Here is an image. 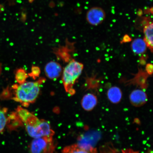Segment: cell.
<instances>
[{
  "label": "cell",
  "instance_id": "obj_1",
  "mask_svg": "<svg viewBox=\"0 0 153 153\" xmlns=\"http://www.w3.org/2000/svg\"><path fill=\"white\" fill-rule=\"evenodd\" d=\"M16 113L20 119L25 126L28 135L34 138L53 136L54 132L51 129L48 122L39 120L26 109L18 106Z\"/></svg>",
  "mask_w": 153,
  "mask_h": 153
},
{
  "label": "cell",
  "instance_id": "obj_2",
  "mask_svg": "<svg viewBox=\"0 0 153 153\" xmlns=\"http://www.w3.org/2000/svg\"><path fill=\"white\" fill-rule=\"evenodd\" d=\"M34 82H26L20 84L13 85L11 88L12 91V99L25 107H28L35 102L40 94L41 86L45 83V77H39Z\"/></svg>",
  "mask_w": 153,
  "mask_h": 153
},
{
  "label": "cell",
  "instance_id": "obj_3",
  "mask_svg": "<svg viewBox=\"0 0 153 153\" xmlns=\"http://www.w3.org/2000/svg\"><path fill=\"white\" fill-rule=\"evenodd\" d=\"M83 68V64L74 59L63 68L62 75L63 86L66 92L71 95L76 93L74 87L81 76Z\"/></svg>",
  "mask_w": 153,
  "mask_h": 153
},
{
  "label": "cell",
  "instance_id": "obj_4",
  "mask_svg": "<svg viewBox=\"0 0 153 153\" xmlns=\"http://www.w3.org/2000/svg\"><path fill=\"white\" fill-rule=\"evenodd\" d=\"M53 136L34 138L30 145V153H53L55 149Z\"/></svg>",
  "mask_w": 153,
  "mask_h": 153
},
{
  "label": "cell",
  "instance_id": "obj_5",
  "mask_svg": "<svg viewBox=\"0 0 153 153\" xmlns=\"http://www.w3.org/2000/svg\"><path fill=\"white\" fill-rule=\"evenodd\" d=\"M75 43L66 40L64 45L53 49V52L57 59L68 63L73 59L72 54L75 51Z\"/></svg>",
  "mask_w": 153,
  "mask_h": 153
},
{
  "label": "cell",
  "instance_id": "obj_6",
  "mask_svg": "<svg viewBox=\"0 0 153 153\" xmlns=\"http://www.w3.org/2000/svg\"><path fill=\"white\" fill-rule=\"evenodd\" d=\"M133 77L131 79H122L120 82L126 85H135L143 89H145L148 87V79L149 76L145 71L142 68H139L138 72L133 74Z\"/></svg>",
  "mask_w": 153,
  "mask_h": 153
},
{
  "label": "cell",
  "instance_id": "obj_7",
  "mask_svg": "<svg viewBox=\"0 0 153 153\" xmlns=\"http://www.w3.org/2000/svg\"><path fill=\"white\" fill-rule=\"evenodd\" d=\"M106 17V13L104 9L100 7H94L87 11L86 19L90 25L97 26L102 23Z\"/></svg>",
  "mask_w": 153,
  "mask_h": 153
},
{
  "label": "cell",
  "instance_id": "obj_8",
  "mask_svg": "<svg viewBox=\"0 0 153 153\" xmlns=\"http://www.w3.org/2000/svg\"><path fill=\"white\" fill-rule=\"evenodd\" d=\"M63 68L58 62L51 61L48 62L45 67L46 76L51 80H56L62 75Z\"/></svg>",
  "mask_w": 153,
  "mask_h": 153
},
{
  "label": "cell",
  "instance_id": "obj_9",
  "mask_svg": "<svg viewBox=\"0 0 153 153\" xmlns=\"http://www.w3.org/2000/svg\"><path fill=\"white\" fill-rule=\"evenodd\" d=\"M130 99L133 105L140 106L146 102L148 97L146 93L142 90L136 89L130 94Z\"/></svg>",
  "mask_w": 153,
  "mask_h": 153
},
{
  "label": "cell",
  "instance_id": "obj_10",
  "mask_svg": "<svg viewBox=\"0 0 153 153\" xmlns=\"http://www.w3.org/2000/svg\"><path fill=\"white\" fill-rule=\"evenodd\" d=\"M153 24L152 22L147 24L143 28L144 36L143 39L146 44L147 48L152 53L153 49Z\"/></svg>",
  "mask_w": 153,
  "mask_h": 153
},
{
  "label": "cell",
  "instance_id": "obj_11",
  "mask_svg": "<svg viewBox=\"0 0 153 153\" xmlns=\"http://www.w3.org/2000/svg\"><path fill=\"white\" fill-rule=\"evenodd\" d=\"M101 80V78L97 77L96 74H93L91 76H86L85 78V83L83 85L84 88L97 91L100 87Z\"/></svg>",
  "mask_w": 153,
  "mask_h": 153
},
{
  "label": "cell",
  "instance_id": "obj_12",
  "mask_svg": "<svg viewBox=\"0 0 153 153\" xmlns=\"http://www.w3.org/2000/svg\"><path fill=\"white\" fill-rule=\"evenodd\" d=\"M131 48L132 51L135 54L142 55L146 52L147 47L143 39L137 38L132 42Z\"/></svg>",
  "mask_w": 153,
  "mask_h": 153
},
{
  "label": "cell",
  "instance_id": "obj_13",
  "mask_svg": "<svg viewBox=\"0 0 153 153\" xmlns=\"http://www.w3.org/2000/svg\"><path fill=\"white\" fill-rule=\"evenodd\" d=\"M97 98L94 94L88 93L85 95L82 99L81 104L86 111H91L94 108L97 103Z\"/></svg>",
  "mask_w": 153,
  "mask_h": 153
},
{
  "label": "cell",
  "instance_id": "obj_14",
  "mask_svg": "<svg viewBox=\"0 0 153 153\" xmlns=\"http://www.w3.org/2000/svg\"><path fill=\"white\" fill-rule=\"evenodd\" d=\"M62 153H97V150L93 148L80 147L77 144L66 146L63 149Z\"/></svg>",
  "mask_w": 153,
  "mask_h": 153
},
{
  "label": "cell",
  "instance_id": "obj_15",
  "mask_svg": "<svg viewBox=\"0 0 153 153\" xmlns=\"http://www.w3.org/2000/svg\"><path fill=\"white\" fill-rule=\"evenodd\" d=\"M107 95L109 100L111 102L117 103L121 100L122 92L120 88L114 86L108 90Z\"/></svg>",
  "mask_w": 153,
  "mask_h": 153
},
{
  "label": "cell",
  "instance_id": "obj_16",
  "mask_svg": "<svg viewBox=\"0 0 153 153\" xmlns=\"http://www.w3.org/2000/svg\"><path fill=\"white\" fill-rule=\"evenodd\" d=\"M28 77V73L25 69L20 68L15 71V78L17 84L20 85L25 83Z\"/></svg>",
  "mask_w": 153,
  "mask_h": 153
},
{
  "label": "cell",
  "instance_id": "obj_17",
  "mask_svg": "<svg viewBox=\"0 0 153 153\" xmlns=\"http://www.w3.org/2000/svg\"><path fill=\"white\" fill-rule=\"evenodd\" d=\"M7 111L6 108L0 109V133L4 129L7 122L6 116Z\"/></svg>",
  "mask_w": 153,
  "mask_h": 153
},
{
  "label": "cell",
  "instance_id": "obj_18",
  "mask_svg": "<svg viewBox=\"0 0 153 153\" xmlns=\"http://www.w3.org/2000/svg\"><path fill=\"white\" fill-rule=\"evenodd\" d=\"M41 73V68L37 66H32L30 69V71L28 73L29 77L35 80L39 77Z\"/></svg>",
  "mask_w": 153,
  "mask_h": 153
},
{
  "label": "cell",
  "instance_id": "obj_19",
  "mask_svg": "<svg viewBox=\"0 0 153 153\" xmlns=\"http://www.w3.org/2000/svg\"><path fill=\"white\" fill-rule=\"evenodd\" d=\"M145 71L149 76L152 75L153 72V65L151 63H148L146 64L145 67Z\"/></svg>",
  "mask_w": 153,
  "mask_h": 153
},
{
  "label": "cell",
  "instance_id": "obj_20",
  "mask_svg": "<svg viewBox=\"0 0 153 153\" xmlns=\"http://www.w3.org/2000/svg\"><path fill=\"white\" fill-rule=\"evenodd\" d=\"M131 41V37L128 34H125L123 38H122L121 41L120 42V43L123 44V43H129Z\"/></svg>",
  "mask_w": 153,
  "mask_h": 153
},
{
  "label": "cell",
  "instance_id": "obj_21",
  "mask_svg": "<svg viewBox=\"0 0 153 153\" xmlns=\"http://www.w3.org/2000/svg\"><path fill=\"white\" fill-rule=\"evenodd\" d=\"M148 57V55L143 54L142 56L139 59V64L142 65H144L146 64Z\"/></svg>",
  "mask_w": 153,
  "mask_h": 153
},
{
  "label": "cell",
  "instance_id": "obj_22",
  "mask_svg": "<svg viewBox=\"0 0 153 153\" xmlns=\"http://www.w3.org/2000/svg\"><path fill=\"white\" fill-rule=\"evenodd\" d=\"M123 153H139L138 152H134L131 149H127L124 150H122Z\"/></svg>",
  "mask_w": 153,
  "mask_h": 153
},
{
  "label": "cell",
  "instance_id": "obj_23",
  "mask_svg": "<svg viewBox=\"0 0 153 153\" xmlns=\"http://www.w3.org/2000/svg\"><path fill=\"white\" fill-rule=\"evenodd\" d=\"M2 72V66L1 63H0V75H1Z\"/></svg>",
  "mask_w": 153,
  "mask_h": 153
}]
</instances>
